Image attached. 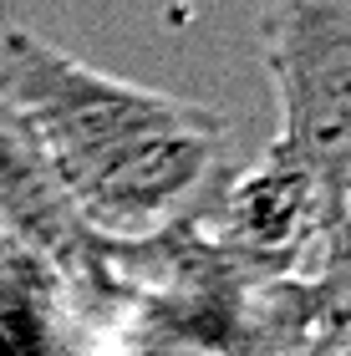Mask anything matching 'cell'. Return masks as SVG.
Segmentation results:
<instances>
[{"label":"cell","mask_w":351,"mask_h":356,"mask_svg":"<svg viewBox=\"0 0 351 356\" xmlns=\"http://www.w3.org/2000/svg\"><path fill=\"white\" fill-rule=\"evenodd\" d=\"M0 107L107 245L199 214L229 168L219 112L97 72L21 26L0 31Z\"/></svg>","instance_id":"1"},{"label":"cell","mask_w":351,"mask_h":356,"mask_svg":"<svg viewBox=\"0 0 351 356\" xmlns=\"http://www.w3.org/2000/svg\"><path fill=\"white\" fill-rule=\"evenodd\" d=\"M254 36L280 102L275 143L316 173L341 219L351 204V0H260Z\"/></svg>","instance_id":"2"},{"label":"cell","mask_w":351,"mask_h":356,"mask_svg":"<svg viewBox=\"0 0 351 356\" xmlns=\"http://www.w3.org/2000/svg\"><path fill=\"white\" fill-rule=\"evenodd\" d=\"M194 224L214 250H225L250 275L285 280L316 260L336 214H331L316 173L280 143H270L254 163L219 173Z\"/></svg>","instance_id":"3"},{"label":"cell","mask_w":351,"mask_h":356,"mask_svg":"<svg viewBox=\"0 0 351 356\" xmlns=\"http://www.w3.org/2000/svg\"><path fill=\"white\" fill-rule=\"evenodd\" d=\"M0 234L51 265L82 300V311L102 326L107 239H97L82 224V214L72 209V199L61 193L51 168L41 163V153L31 148V138L15 127L6 107H0Z\"/></svg>","instance_id":"4"},{"label":"cell","mask_w":351,"mask_h":356,"mask_svg":"<svg viewBox=\"0 0 351 356\" xmlns=\"http://www.w3.org/2000/svg\"><path fill=\"white\" fill-rule=\"evenodd\" d=\"M107 331L61 275L0 234V356H102Z\"/></svg>","instance_id":"5"}]
</instances>
